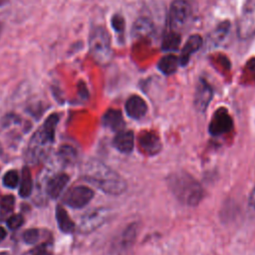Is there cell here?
I'll use <instances>...</instances> for the list:
<instances>
[{
    "label": "cell",
    "mask_w": 255,
    "mask_h": 255,
    "mask_svg": "<svg viewBox=\"0 0 255 255\" xmlns=\"http://www.w3.org/2000/svg\"><path fill=\"white\" fill-rule=\"evenodd\" d=\"M83 177L107 194L120 195L127 189L126 180L118 172L98 159H90L85 163Z\"/></svg>",
    "instance_id": "cell-1"
},
{
    "label": "cell",
    "mask_w": 255,
    "mask_h": 255,
    "mask_svg": "<svg viewBox=\"0 0 255 255\" xmlns=\"http://www.w3.org/2000/svg\"><path fill=\"white\" fill-rule=\"evenodd\" d=\"M167 185L174 197L188 206L197 205L203 197L201 184L189 173L178 171L167 177Z\"/></svg>",
    "instance_id": "cell-2"
},
{
    "label": "cell",
    "mask_w": 255,
    "mask_h": 255,
    "mask_svg": "<svg viewBox=\"0 0 255 255\" xmlns=\"http://www.w3.org/2000/svg\"><path fill=\"white\" fill-rule=\"evenodd\" d=\"M58 122V114L50 115L44 122L43 126L31 137L27 152V158L30 161L38 162L45 156L48 148L54 142L55 131Z\"/></svg>",
    "instance_id": "cell-3"
},
{
    "label": "cell",
    "mask_w": 255,
    "mask_h": 255,
    "mask_svg": "<svg viewBox=\"0 0 255 255\" xmlns=\"http://www.w3.org/2000/svg\"><path fill=\"white\" fill-rule=\"evenodd\" d=\"M89 48L92 57L101 65H106L112 58L111 39L108 31L102 26L94 27L89 36Z\"/></svg>",
    "instance_id": "cell-4"
},
{
    "label": "cell",
    "mask_w": 255,
    "mask_h": 255,
    "mask_svg": "<svg viewBox=\"0 0 255 255\" xmlns=\"http://www.w3.org/2000/svg\"><path fill=\"white\" fill-rule=\"evenodd\" d=\"M237 33L241 39L255 34V0H246L237 22Z\"/></svg>",
    "instance_id": "cell-5"
},
{
    "label": "cell",
    "mask_w": 255,
    "mask_h": 255,
    "mask_svg": "<svg viewBox=\"0 0 255 255\" xmlns=\"http://www.w3.org/2000/svg\"><path fill=\"white\" fill-rule=\"evenodd\" d=\"M191 16V7L185 0H174L169 8L168 22L171 31L182 29Z\"/></svg>",
    "instance_id": "cell-6"
},
{
    "label": "cell",
    "mask_w": 255,
    "mask_h": 255,
    "mask_svg": "<svg viewBox=\"0 0 255 255\" xmlns=\"http://www.w3.org/2000/svg\"><path fill=\"white\" fill-rule=\"evenodd\" d=\"M94 197V191L92 188L84 185L75 186L71 188L64 196L63 201L65 204L72 208L85 207Z\"/></svg>",
    "instance_id": "cell-7"
},
{
    "label": "cell",
    "mask_w": 255,
    "mask_h": 255,
    "mask_svg": "<svg viewBox=\"0 0 255 255\" xmlns=\"http://www.w3.org/2000/svg\"><path fill=\"white\" fill-rule=\"evenodd\" d=\"M110 214V210L108 208H97L92 210L91 212L85 214L80 222L79 230L82 233H91L94 230L98 229L100 226H102L106 220L108 219Z\"/></svg>",
    "instance_id": "cell-8"
},
{
    "label": "cell",
    "mask_w": 255,
    "mask_h": 255,
    "mask_svg": "<svg viewBox=\"0 0 255 255\" xmlns=\"http://www.w3.org/2000/svg\"><path fill=\"white\" fill-rule=\"evenodd\" d=\"M233 128V120L228 114L227 110L221 108L217 110L210 123H209V132L210 134L217 136L229 132Z\"/></svg>",
    "instance_id": "cell-9"
},
{
    "label": "cell",
    "mask_w": 255,
    "mask_h": 255,
    "mask_svg": "<svg viewBox=\"0 0 255 255\" xmlns=\"http://www.w3.org/2000/svg\"><path fill=\"white\" fill-rule=\"evenodd\" d=\"M212 95L213 92L210 85L205 80L200 79L195 89L194 108L200 113L205 112L212 99Z\"/></svg>",
    "instance_id": "cell-10"
},
{
    "label": "cell",
    "mask_w": 255,
    "mask_h": 255,
    "mask_svg": "<svg viewBox=\"0 0 255 255\" xmlns=\"http://www.w3.org/2000/svg\"><path fill=\"white\" fill-rule=\"evenodd\" d=\"M140 150L146 155H154L161 149V141L154 131H143L138 136Z\"/></svg>",
    "instance_id": "cell-11"
},
{
    "label": "cell",
    "mask_w": 255,
    "mask_h": 255,
    "mask_svg": "<svg viewBox=\"0 0 255 255\" xmlns=\"http://www.w3.org/2000/svg\"><path fill=\"white\" fill-rule=\"evenodd\" d=\"M126 112L128 116L132 119H141L147 112L146 103L139 96L133 95L126 102Z\"/></svg>",
    "instance_id": "cell-12"
},
{
    "label": "cell",
    "mask_w": 255,
    "mask_h": 255,
    "mask_svg": "<svg viewBox=\"0 0 255 255\" xmlns=\"http://www.w3.org/2000/svg\"><path fill=\"white\" fill-rule=\"evenodd\" d=\"M133 133L130 130H120L113 140L114 146L122 153H129L133 148Z\"/></svg>",
    "instance_id": "cell-13"
},
{
    "label": "cell",
    "mask_w": 255,
    "mask_h": 255,
    "mask_svg": "<svg viewBox=\"0 0 255 255\" xmlns=\"http://www.w3.org/2000/svg\"><path fill=\"white\" fill-rule=\"evenodd\" d=\"M202 45V38L199 35H191L188 40L186 41V43L184 44L181 53H180V57H179V64L184 66L188 63L190 56L196 52Z\"/></svg>",
    "instance_id": "cell-14"
},
{
    "label": "cell",
    "mask_w": 255,
    "mask_h": 255,
    "mask_svg": "<svg viewBox=\"0 0 255 255\" xmlns=\"http://www.w3.org/2000/svg\"><path fill=\"white\" fill-rule=\"evenodd\" d=\"M69 182V176L66 173H59L49 180L47 183V193L48 195L55 199L58 198L63 192L64 188Z\"/></svg>",
    "instance_id": "cell-15"
},
{
    "label": "cell",
    "mask_w": 255,
    "mask_h": 255,
    "mask_svg": "<svg viewBox=\"0 0 255 255\" xmlns=\"http://www.w3.org/2000/svg\"><path fill=\"white\" fill-rule=\"evenodd\" d=\"M103 124L115 131L123 130L125 127V121L121 111L115 109H110L105 113L103 116Z\"/></svg>",
    "instance_id": "cell-16"
},
{
    "label": "cell",
    "mask_w": 255,
    "mask_h": 255,
    "mask_svg": "<svg viewBox=\"0 0 255 255\" xmlns=\"http://www.w3.org/2000/svg\"><path fill=\"white\" fill-rule=\"evenodd\" d=\"M56 220L59 229L64 233H72L75 230V223L70 218L64 207L58 205L56 208Z\"/></svg>",
    "instance_id": "cell-17"
},
{
    "label": "cell",
    "mask_w": 255,
    "mask_h": 255,
    "mask_svg": "<svg viewBox=\"0 0 255 255\" xmlns=\"http://www.w3.org/2000/svg\"><path fill=\"white\" fill-rule=\"evenodd\" d=\"M178 65V58H176L174 55H166L159 60L157 67L161 73L165 75H170L176 71Z\"/></svg>",
    "instance_id": "cell-18"
},
{
    "label": "cell",
    "mask_w": 255,
    "mask_h": 255,
    "mask_svg": "<svg viewBox=\"0 0 255 255\" xmlns=\"http://www.w3.org/2000/svg\"><path fill=\"white\" fill-rule=\"evenodd\" d=\"M32 175L29 167L25 166L22 169V175H21V181H20V187H19V195L21 197H28L31 194L32 191Z\"/></svg>",
    "instance_id": "cell-19"
},
{
    "label": "cell",
    "mask_w": 255,
    "mask_h": 255,
    "mask_svg": "<svg viewBox=\"0 0 255 255\" xmlns=\"http://www.w3.org/2000/svg\"><path fill=\"white\" fill-rule=\"evenodd\" d=\"M152 31V23L146 18H139L133 25V35L136 37L147 36Z\"/></svg>",
    "instance_id": "cell-20"
},
{
    "label": "cell",
    "mask_w": 255,
    "mask_h": 255,
    "mask_svg": "<svg viewBox=\"0 0 255 255\" xmlns=\"http://www.w3.org/2000/svg\"><path fill=\"white\" fill-rule=\"evenodd\" d=\"M180 43V36L177 32H169L162 41V50L164 51H171L176 50Z\"/></svg>",
    "instance_id": "cell-21"
},
{
    "label": "cell",
    "mask_w": 255,
    "mask_h": 255,
    "mask_svg": "<svg viewBox=\"0 0 255 255\" xmlns=\"http://www.w3.org/2000/svg\"><path fill=\"white\" fill-rule=\"evenodd\" d=\"M136 229H137L136 226L134 224H131L124 231L122 239H121L122 248L126 249L132 244V242L136 236Z\"/></svg>",
    "instance_id": "cell-22"
},
{
    "label": "cell",
    "mask_w": 255,
    "mask_h": 255,
    "mask_svg": "<svg viewBox=\"0 0 255 255\" xmlns=\"http://www.w3.org/2000/svg\"><path fill=\"white\" fill-rule=\"evenodd\" d=\"M59 156L64 162H73L77 157V152L73 146L63 145L60 147Z\"/></svg>",
    "instance_id": "cell-23"
},
{
    "label": "cell",
    "mask_w": 255,
    "mask_h": 255,
    "mask_svg": "<svg viewBox=\"0 0 255 255\" xmlns=\"http://www.w3.org/2000/svg\"><path fill=\"white\" fill-rule=\"evenodd\" d=\"M2 182H3L4 186H6L8 188H15L19 183L18 172L14 169H11V170L7 171L3 176Z\"/></svg>",
    "instance_id": "cell-24"
},
{
    "label": "cell",
    "mask_w": 255,
    "mask_h": 255,
    "mask_svg": "<svg viewBox=\"0 0 255 255\" xmlns=\"http://www.w3.org/2000/svg\"><path fill=\"white\" fill-rule=\"evenodd\" d=\"M14 204H15V198L11 194L5 195L0 199V209L4 213L12 211V209L14 208Z\"/></svg>",
    "instance_id": "cell-25"
},
{
    "label": "cell",
    "mask_w": 255,
    "mask_h": 255,
    "mask_svg": "<svg viewBox=\"0 0 255 255\" xmlns=\"http://www.w3.org/2000/svg\"><path fill=\"white\" fill-rule=\"evenodd\" d=\"M39 237H40V231L37 228L27 229L23 233V240L27 244H34V243H36L38 241Z\"/></svg>",
    "instance_id": "cell-26"
},
{
    "label": "cell",
    "mask_w": 255,
    "mask_h": 255,
    "mask_svg": "<svg viewBox=\"0 0 255 255\" xmlns=\"http://www.w3.org/2000/svg\"><path fill=\"white\" fill-rule=\"evenodd\" d=\"M6 223L9 229L15 230V229H18L24 223V218L21 214H14L8 218Z\"/></svg>",
    "instance_id": "cell-27"
},
{
    "label": "cell",
    "mask_w": 255,
    "mask_h": 255,
    "mask_svg": "<svg viewBox=\"0 0 255 255\" xmlns=\"http://www.w3.org/2000/svg\"><path fill=\"white\" fill-rule=\"evenodd\" d=\"M112 26L116 32L122 34L125 30V20L121 15H115L112 18Z\"/></svg>",
    "instance_id": "cell-28"
},
{
    "label": "cell",
    "mask_w": 255,
    "mask_h": 255,
    "mask_svg": "<svg viewBox=\"0 0 255 255\" xmlns=\"http://www.w3.org/2000/svg\"><path fill=\"white\" fill-rule=\"evenodd\" d=\"M31 255H51V250L48 247V244L44 243V244H41V245L35 247L32 250Z\"/></svg>",
    "instance_id": "cell-29"
},
{
    "label": "cell",
    "mask_w": 255,
    "mask_h": 255,
    "mask_svg": "<svg viewBox=\"0 0 255 255\" xmlns=\"http://www.w3.org/2000/svg\"><path fill=\"white\" fill-rule=\"evenodd\" d=\"M246 68H247V72L249 73V75H251L252 79L255 80V59H252L251 61H249Z\"/></svg>",
    "instance_id": "cell-30"
},
{
    "label": "cell",
    "mask_w": 255,
    "mask_h": 255,
    "mask_svg": "<svg viewBox=\"0 0 255 255\" xmlns=\"http://www.w3.org/2000/svg\"><path fill=\"white\" fill-rule=\"evenodd\" d=\"M249 206L255 210V185L250 193V196H249Z\"/></svg>",
    "instance_id": "cell-31"
},
{
    "label": "cell",
    "mask_w": 255,
    "mask_h": 255,
    "mask_svg": "<svg viewBox=\"0 0 255 255\" xmlns=\"http://www.w3.org/2000/svg\"><path fill=\"white\" fill-rule=\"evenodd\" d=\"M6 235H7V232H6V230L3 228V227H1L0 226V242L6 237Z\"/></svg>",
    "instance_id": "cell-32"
},
{
    "label": "cell",
    "mask_w": 255,
    "mask_h": 255,
    "mask_svg": "<svg viewBox=\"0 0 255 255\" xmlns=\"http://www.w3.org/2000/svg\"><path fill=\"white\" fill-rule=\"evenodd\" d=\"M2 153H3V148H2V145H1V143H0V156H1Z\"/></svg>",
    "instance_id": "cell-33"
},
{
    "label": "cell",
    "mask_w": 255,
    "mask_h": 255,
    "mask_svg": "<svg viewBox=\"0 0 255 255\" xmlns=\"http://www.w3.org/2000/svg\"><path fill=\"white\" fill-rule=\"evenodd\" d=\"M0 255H9L7 252H0Z\"/></svg>",
    "instance_id": "cell-34"
},
{
    "label": "cell",
    "mask_w": 255,
    "mask_h": 255,
    "mask_svg": "<svg viewBox=\"0 0 255 255\" xmlns=\"http://www.w3.org/2000/svg\"><path fill=\"white\" fill-rule=\"evenodd\" d=\"M0 31H1V25H0Z\"/></svg>",
    "instance_id": "cell-35"
}]
</instances>
